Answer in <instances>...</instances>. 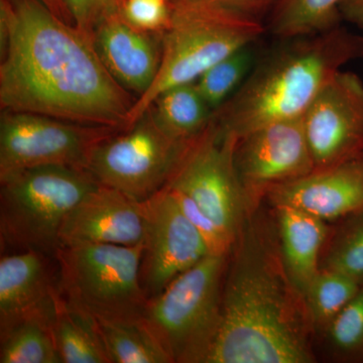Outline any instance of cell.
<instances>
[{
    "label": "cell",
    "instance_id": "6da1fadb",
    "mask_svg": "<svg viewBox=\"0 0 363 363\" xmlns=\"http://www.w3.org/2000/svg\"><path fill=\"white\" fill-rule=\"evenodd\" d=\"M0 26L1 111L125 130L136 97L87 35L40 0H1Z\"/></svg>",
    "mask_w": 363,
    "mask_h": 363
},
{
    "label": "cell",
    "instance_id": "7a4b0ae2",
    "mask_svg": "<svg viewBox=\"0 0 363 363\" xmlns=\"http://www.w3.org/2000/svg\"><path fill=\"white\" fill-rule=\"evenodd\" d=\"M274 238L262 222L245 218L226 267L220 328L206 363L314 359L304 298L286 276Z\"/></svg>",
    "mask_w": 363,
    "mask_h": 363
},
{
    "label": "cell",
    "instance_id": "3957f363",
    "mask_svg": "<svg viewBox=\"0 0 363 363\" xmlns=\"http://www.w3.org/2000/svg\"><path fill=\"white\" fill-rule=\"evenodd\" d=\"M248 74L240 89L214 112V121L236 138L302 116L342 67L363 57V35L335 26L296 38Z\"/></svg>",
    "mask_w": 363,
    "mask_h": 363
},
{
    "label": "cell",
    "instance_id": "277c9868",
    "mask_svg": "<svg viewBox=\"0 0 363 363\" xmlns=\"http://www.w3.org/2000/svg\"><path fill=\"white\" fill-rule=\"evenodd\" d=\"M171 7V20L162 32L161 66L150 89L133 104L126 128L143 116L157 95L195 82L210 67L252 45L264 30L257 18L204 0H175Z\"/></svg>",
    "mask_w": 363,
    "mask_h": 363
},
{
    "label": "cell",
    "instance_id": "5b68a950",
    "mask_svg": "<svg viewBox=\"0 0 363 363\" xmlns=\"http://www.w3.org/2000/svg\"><path fill=\"white\" fill-rule=\"evenodd\" d=\"M1 247L55 257L67 215L99 183L84 169L44 166L0 178Z\"/></svg>",
    "mask_w": 363,
    "mask_h": 363
},
{
    "label": "cell",
    "instance_id": "8992f818",
    "mask_svg": "<svg viewBox=\"0 0 363 363\" xmlns=\"http://www.w3.org/2000/svg\"><path fill=\"white\" fill-rule=\"evenodd\" d=\"M228 255H207L147 300L143 323L173 363H206L221 323Z\"/></svg>",
    "mask_w": 363,
    "mask_h": 363
},
{
    "label": "cell",
    "instance_id": "52a82bcc",
    "mask_svg": "<svg viewBox=\"0 0 363 363\" xmlns=\"http://www.w3.org/2000/svg\"><path fill=\"white\" fill-rule=\"evenodd\" d=\"M143 252V243L60 247V292L96 320L142 321L149 300L140 281Z\"/></svg>",
    "mask_w": 363,
    "mask_h": 363
},
{
    "label": "cell",
    "instance_id": "ba28073f",
    "mask_svg": "<svg viewBox=\"0 0 363 363\" xmlns=\"http://www.w3.org/2000/svg\"><path fill=\"white\" fill-rule=\"evenodd\" d=\"M238 138L216 121L191 140L164 187L189 196L235 242L250 202L234 152Z\"/></svg>",
    "mask_w": 363,
    "mask_h": 363
},
{
    "label": "cell",
    "instance_id": "9c48e42d",
    "mask_svg": "<svg viewBox=\"0 0 363 363\" xmlns=\"http://www.w3.org/2000/svg\"><path fill=\"white\" fill-rule=\"evenodd\" d=\"M189 142L167 135L147 111L98 143L86 169L101 185L143 202L166 186Z\"/></svg>",
    "mask_w": 363,
    "mask_h": 363
},
{
    "label": "cell",
    "instance_id": "30bf717a",
    "mask_svg": "<svg viewBox=\"0 0 363 363\" xmlns=\"http://www.w3.org/2000/svg\"><path fill=\"white\" fill-rule=\"evenodd\" d=\"M123 128L90 125L33 112L2 111L0 178L44 166L87 168L98 143Z\"/></svg>",
    "mask_w": 363,
    "mask_h": 363
},
{
    "label": "cell",
    "instance_id": "8fae6325",
    "mask_svg": "<svg viewBox=\"0 0 363 363\" xmlns=\"http://www.w3.org/2000/svg\"><path fill=\"white\" fill-rule=\"evenodd\" d=\"M143 209L145 240L140 281L150 298L211 253L169 188H162L143 201Z\"/></svg>",
    "mask_w": 363,
    "mask_h": 363
},
{
    "label": "cell",
    "instance_id": "7c38bea8",
    "mask_svg": "<svg viewBox=\"0 0 363 363\" xmlns=\"http://www.w3.org/2000/svg\"><path fill=\"white\" fill-rule=\"evenodd\" d=\"M315 169L363 156V81L339 71L303 114Z\"/></svg>",
    "mask_w": 363,
    "mask_h": 363
},
{
    "label": "cell",
    "instance_id": "4fadbf2b",
    "mask_svg": "<svg viewBox=\"0 0 363 363\" xmlns=\"http://www.w3.org/2000/svg\"><path fill=\"white\" fill-rule=\"evenodd\" d=\"M234 164L250 201L274 186L315 171L303 116L267 124L238 138Z\"/></svg>",
    "mask_w": 363,
    "mask_h": 363
},
{
    "label": "cell",
    "instance_id": "5bb4252c",
    "mask_svg": "<svg viewBox=\"0 0 363 363\" xmlns=\"http://www.w3.org/2000/svg\"><path fill=\"white\" fill-rule=\"evenodd\" d=\"M143 240V202L101 184L71 210L60 231V247L82 243L133 247Z\"/></svg>",
    "mask_w": 363,
    "mask_h": 363
},
{
    "label": "cell",
    "instance_id": "9a60e30c",
    "mask_svg": "<svg viewBox=\"0 0 363 363\" xmlns=\"http://www.w3.org/2000/svg\"><path fill=\"white\" fill-rule=\"evenodd\" d=\"M267 194L276 206L298 208L324 221L347 218L363 210V156L315 169Z\"/></svg>",
    "mask_w": 363,
    "mask_h": 363
},
{
    "label": "cell",
    "instance_id": "2e32d148",
    "mask_svg": "<svg viewBox=\"0 0 363 363\" xmlns=\"http://www.w3.org/2000/svg\"><path fill=\"white\" fill-rule=\"evenodd\" d=\"M92 42L105 68L121 87L136 99L150 89L161 66L162 33L136 28L117 11L97 26Z\"/></svg>",
    "mask_w": 363,
    "mask_h": 363
},
{
    "label": "cell",
    "instance_id": "e0dca14e",
    "mask_svg": "<svg viewBox=\"0 0 363 363\" xmlns=\"http://www.w3.org/2000/svg\"><path fill=\"white\" fill-rule=\"evenodd\" d=\"M55 257L23 250L0 259V332L26 318L52 315L60 293Z\"/></svg>",
    "mask_w": 363,
    "mask_h": 363
},
{
    "label": "cell",
    "instance_id": "ac0fdd59",
    "mask_svg": "<svg viewBox=\"0 0 363 363\" xmlns=\"http://www.w3.org/2000/svg\"><path fill=\"white\" fill-rule=\"evenodd\" d=\"M276 207L281 262L294 288L304 298L320 272V250L326 240V221L288 205Z\"/></svg>",
    "mask_w": 363,
    "mask_h": 363
},
{
    "label": "cell",
    "instance_id": "d6986e66",
    "mask_svg": "<svg viewBox=\"0 0 363 363\" xmlns=\"http://www.w3.org/2000/svg\"><path fill=\"white\" fill-rule=\"evenodd\" d=\"M52 330L62 363H111L97 320L59 293Z\"/></svg>",
    "mask_w": 363,
    "mask_h": 363
},
{
    "label": "cell",
    "instance_id": "ffe728a7",
    "mask_svg": "<svg viewBox=\"0 0 363 363\" xmlns=\"http://www.w3.org/2000/svg\"><path fill=\"white\" fill-rule=\"evenodd\" d=\"M147 111L167 135L181 142H189L202 133L214 116L195 82L164 90L155 98Z\"/></svg>",
    "mask_w": 363,
    "mask_h": 363
},
{
    "label": "cell",
    "instance_id": "44dd1931",
    "mask_svg": "<svg viewBox=\"0 0 363 363\" xmlns=\"http://www.w3.org/2000/svg\"><path fill=\"white\" fill-rule=\"evenodd\" d=\"M52 316L26 318L0 332V363H62L52 334Z\"/></svg>",
    "mask_w": 363,
    "mask_h": 363
},
{
    "label": "cell",
    "instance_id": "7402d4cb",
    "mask_svg": "<svg viewBox=\"0 0 363 363\" xmlns=\"http://www.w3.org/2000/svg\"><path fill=\"white\" fill-rule=\"evenodd\" d=\"M344 0H279L271 30L277 37L296 39L326 32L338 26Z\"/></svg>",
    "mask_w": 363,
    "mask_h": 363
},
{
    "label": "cell",
    "instance_id": "603a6c76",
    "mask_svg": "<svg viewBox=\"0 0 363 363\" xmlns=\"http://www.w3.org/2000/svg\"><path fill=\"white\" fill-rule=\"evenodd\" d=\"M97 322L111 363H173L143 321Z\"/></svg>",
    "mask_w": 363,
    "mask_h": 363
},
{
    "label": "cell",
    "instance_id": "cb8c5ba5",
    "mask_svg": "<svg viewBox=\"0 0 363 363\" xmlns=\"http://www.w3.org/2000/svg\"><path fill=\"white\" fill-rule=\"evenodd\" d=\"M362 286L342 272L320 269L304 295L310 322L328 326Z\"/></svg>",
    "mask_w": 363,
    "mask_h": 363
},
{
    "label": "cell",
    "instance_id": "d4e9b609",
    "mask_svg": "<svg viewBox=\"0 0 363 363\" xmlns=\"http://www.w3.org/2000/svg\"><path fill=\"white\" fill-rule=\"evenodd\" d=\"M252 65L253 52L247 45L210 67L195 81L200 94L212 111L220 108L240 89Z\"/></svg>",
    "mask_w": 363,
    "mask_h": 363
},
{
    "label": "cell",
    "instance_id": "484cf974",
    "mask_svg": "<svg viewBox=\"0 0 363 363\" xmlns=\"http://www.w3.org/2000/svg\"><path fill=\"white\" fill-rule=\"evenodd\" d=\"M320 269L342 272L363 286V210L339 227Z\"/></svg>",
    "mask_w": 363,
    "mask_h": 363
},
{
    "label": "cell",
    "instance_id": "4316f807",
    "mask_svg": "<svg viewBox=\"0 0 363 363\" xmlns=\"http://www.w3.org/2000/svg\"><path fill=\"white\" fill-rule=\"evenodd\" d=\"M327 329L332 348L339 357L363 362V286Z\"/></svg>",
    "mask_w": 363,
    "mask_h": 363
},
{
    "label": "cell",
    "instance_id": "83f0119b",
    "mask_svg": "<svg viewBox=\"0 0 363 363\" xmlns=\"http://www.w3.org/2000/svg\"><path fill=\"white\" fill-rule=\"evenodd\" d=\"M169 190L176 198L182 211L204 238L210 253L215 255H230L234 242L222 231L220 227L215 223L213 219L208 216L189 196L173 189Z\"/></svg>",
    "mask_w": 363,
    "mask_h": 363
},
{
    "label": "cell",
    "instance_id": "f1b7e54d",
    "mask_svg": "<svg viewBox=\"0 0 363 363\" xmlns=\"http://www.w3.org/2000/svg\"><path fill=\"white\" fill-rule=\"evenodd\" d=\"M119 11L136 28L162 33L171 20L172 7L168 0H123Z\"/></svg>",
    "mask_w": 363,
    "mask_h": 363
},
{
    "label": "cell",
    "instance_id": "f546056e",
    "mask_svg": "<svg viewBox=\"0 0 363 363\" xmlns=\"http://www.w3.org/2000/svg\"><path fill=\"white\" fill-rule=\"evenodd\" d=\"M74 25L92 40L93 33L111 14L121 11L123 0H64Z\"/></svg>",
    "mask_w": 363,
    "mask_h": 363
},
{
    "label": "cell",
    "instance_id": "4dcf8cb0",
    "mask_svg": "<svg viewBox=\"0 0 363 363\" xmlns=\"http://www.w3.org/2000/svg\"><path fill=\"white\" fill-rule=\"evenodd\" d=\"M204 1L234 13L257 18L259 13L269 9L274 2L278 4L279 0H204Z\"/></svg>",
    "mask_w": 363,
    "mask_h": 363
},
{
    "label": "cell",
    "instance_id": "1f68e13d",
    "mask_svg": "<svg viewBox=\"0 0 363 363\" xmlns=\"http://www.w3.org/2000/svg\"><path fill=\"white\" fill-rule=\"evenodd\" d=\"M340 7L348 20L363 28V0H344Z\"/></svg>",
    "mask_w": 363,
    "mask_h": 363
},
{
    "label": "cell",
    "instance_id": "d6a6232c",
    "mask_svg": "<svg viewBox=\"0 0 363 363\" xmlns=\"http://www.w3.org/2000/svg\"><path fill=\"white\" fill-rule=\"evenodd\" d=\"M47 9H49L55 16H58L62 21L66 23L74 25V21L72 20L71 14L67 9L64 0H40Z\"/></svg>",
    "mask_w": 363,
    "mask_h": 363
}]
</instances>
